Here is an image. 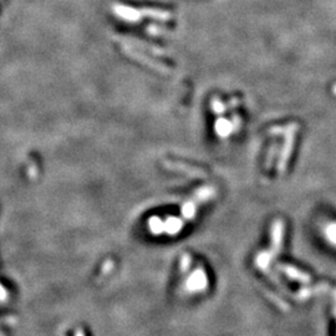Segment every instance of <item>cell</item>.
<instances>
[{
    "instance_id": "cell-1",
    "label": "cell",
    "mask_w": 336,
    "mask_h": 336,
    "mask_svg": "<svg viewBox=\"0 0 336 336\" xmlns=\"http://www.w3.org/2000/svg\"><path fill=\"white\" fill-rule=\"evenodd\" d=\"M213 195V190L211 187H203L196 191L195 195L186 201L181 207L180 217H167L162 219L158 217H152L148 221L149 231L153 234H177L183 228L187 222L195 218L198 208L203 202L208 201Z\"/></svg>"
},
{
    "instance_id": "cell-2",
    "label": "cell",
    "mask_w": 336,
    "mask_h": 336,
    "mask_svg": "<svg viewBox=\"0 0 336 336\" xmlns=\"http://www.w3.org/2000/svg\"><path fill=\"white\" fill-rule=\"evenodd\" d=\"M113 13L117 15L118 18H121L122 20L127 23H137L141 20L142 15L141 10L134 9L132 7H128V5H122V4H116L113 5Z\"/></svg>"
},
{
    "instance_id": "cell-3",
    "label": "cell",
    "mask_w": 336,
    "mask_h": 336,
    "mask_svg": "<svg viewBox=\"0 0 336 336\" xmlns=\"http://www.w3.org/2000/svg\"><path fill=\"white\" fill-rule=\"evenodd\" d=\"M279 269L293 280L300 281V283H310V276L302 273L299 269L290 267V265H279Z\"/></svg>"
}]
</instances>
